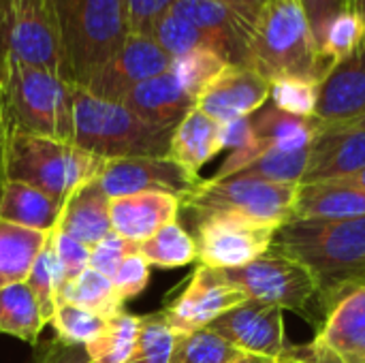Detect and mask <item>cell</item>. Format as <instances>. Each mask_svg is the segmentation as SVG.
Returning a JSON list of instances; mask_svg holds the SVG:
<instances>
[{
	"instance_id": "cell-1",
	"label": "cell",
	"mask_w": 365,
	"mask_h": 363,
	"mask_svg": "<svg viewBox=\"0 0 365 363\" xmlns=\"http://www.w3.org/2000/svg\"><path fill=\"white\" fill-rule=\"evenodd\" d=\"M272 252L302 263L314 276L327 315L340 297L365 287V216L291 218L276 231Z\"/></svg>"
},
{
	"instance_id": "cell-2",
	"label": "cell",
	"mask_w": 365,
	"mask_h": 363,
	"mask_svg": "<svg viewBox=\"0 0 365 363\" xmlns=\"http://www.w3.org/2000/svg\"><path fill=\"white\" fill-rule=\"evenodd\" d=\"M75 90L49 71L0 58V109L11 133L73 143Z\"/></svg>"
},
{
	"instance_id": "cell-3",
	"label": "cell",
	"mask_w": 365,
	"mask_h": 363,
	"mask_svg": "<svg viewBox=\"0 0 365 363\" xmlns=\"http://www.w3.org/2000/svg\"><path fill=\"white\" fill-rule=\"evenodd\" d=\"M51 2L58 15L68 83L86 90L130 34L124 0Z\"/></svg>"
},
{
	"instance_id": "cell-4",
	"label": "cell",
	"mask_w": 365,
	"mask_h": 363,
	"mask_svg": "<svg viewBox=\"0 0 365 363\" xmlns=\"http://www.w3.org/2000/svg\"><path fill=\"white\" fill-rule=\"evenodd\" d=\"M248 66L269 83L282 77L321 83L331 64L323 58L299 0H267L255 24Z\"/></svg>"
},
{
	"instance_id": "cell-5",
	"label": "cell",
	"mask_w": 365,
	"mask_h": 363,
	"mask_svg": "<svg viewBox=\"0 0 365 363\" xmlns=\"http://www.w3.org/2000/svg\"><path fill=\"white\" fill-rule=\"evenodd\" d=\"M173 131H163L126 105L98 98L86 90H75L73 105V143L103 160L169 156Z\"/></svg>"
},
{
	"instance_id": "cell-6",
	"label": "cell",
	"mask_w": 365,
	"mask_h": 363,
	"mask_svg": "<svg viewBox=\"0 0 365 363\" xmlns=\"http://www.w3.org/2000/svg\"><path fill=\"white\" fill-rule=\"evenodd\" d=\"M103 163L71 141L6 131L4 180L26 182L62 203L77 186L96 178Z\"/></svg>"
},
{
	"instance_id": "cell-7",
	"label": "cell",
	"mask_w": 365,
	"mask_h": 363,
	"mask_svg": "<svg viewBox=\"0 0 365 363\" xmlns=\"http://www.w3.org/2000/svg\"><path fill=\"white\" fill-rule=\"evenodd\" d=\"M297 195L299 184H280L237 173L222 180H201L182 201V208L197 214L231 210L280 229L295 216Z\"/></svg>"
},
{
	"instance_id": "cell-8",
	"label": "cell",
	"mask_w": 365,
	"mask_h": 363,
	"mask_svg": "<svg viewBox=\"0 0 365 363\" xmlns=\"http://www.w3.org/2000/svg\"><path fill=\"white\" fill-rule=\"evenodd\" d=\"M0 58L49 71L68 81L58 15L51 0H4Z\"/></svg>"
},
{
	"instance_id": "cell-9",
	"label": "cell",
	"mask_w": 365,
	"mask_h": 363,
	"mask_svg": "<svg viewBox=\"0 0 365 363\" xmlns=\"http://www.w3.org/2000/svg\"><path fill=\"white\" fill-rule=\"evenodd\" d=\"M276 227L231 210L199 214L197 250L201 265L214 270L244 267L272 250Z\"/></svg>"
},
{
	"instance_id": "cell-10",
	"label": "cell",
	"mask_w": 365,
	"mask_h": 363,
	"mask_svg": "<svg viewBox=\"0 0 365 363\" xmlns=\"http://www.w3.org/2000/svg\"><path fill=\"white\" fill-rule=\"evenodd\" d=\"M225 276L246 295V300L269 304L304 317H308L312 302H319L314 276L302 263L272 250L244 267L225 270Z\"/></svg>"
},
{
	"instance_id": "cell-11",
	"label": "cell",
	"mask_w": 365,
	"mask_h": 363,
	"mask_svg": "<svg viewBox=\"0 0 365 363\" xmlns=\"http://www.w3.org/2000/svg\"><path fill=\"white\" fill-rule=\"evenodd\" d=\"M280 363H365V287L340 297L317 338L306 347H289Z\"/></svg>"
},
{
	"instance_id": "cell-12",
	"label": "cell",
	"mask_w": 365,
	"mask_h": 363,
	"mask_svg": "<svg viewBox=\"0 0 365 363\" xmlns=\"http://www.w3.org/2000/svg\"><path fill=\"white\" fill-rule=\"evenodd\" d=\"M246 302V295L229 282L222 270L199 265L186 289L163 310L175 336L210 327L216 319Z\"/></svg>"
},
{
	"instance_id": "cell-13",
	"label": "cell",
	"mask_w": 365,
	"mask_h": 363,
	"mask_svg": "<svg viewBox=\"0 0 365 363\" xmlns=\"http://www.w3.org/2000/svg\"><path fill=\"white\" fill-rule=\"evenodd\" d=\"M98 184L109 199L139 193H165L184 201L201 184V178L186 171L169 156H137L105 160L98 171Z\"/></svg>"
},
{
	"instance_id": "cell-14",
	"label": "cell",
	"mask_w": 365,
	"mask_h": 363,
	"mask_svg": "<svg viewBox=\"0 0 365 363\" xmlns=\"http://www.w3.org/2000/svg\"><path fill=\"white\" fill-rule=\"evenodd\" d=\"M210 329L244 355L280 359L289 349L282 308L246 300L216 319Z\"/></svg>"
},
{
	"instance_id": "cell-15",
	"label": "cell",
	"mask_w": 365,
	"mask_h": 363,
	"mask_svg": "<svg viewBox=\"0 0 365 363\" xmlns=\"http://www.w3.org/2000/svg\"><path fill=\"white\" fill-rule=\"evenodd\" d=\"M171 56L154 41L150 34H128L120 51L111 58V62L94 77V81L86 88V92L122 103V98L145 79H152L171 68Z\"/></svg>"
},
{
	"instance_id": "cell-16",
	"label": "cell",
	"mask_w": 365,
	"mask_h": 363,
	"mask_svg": "<svg viewBox=\"0 0 365 363\" xmlns=\"http://www.w3.org/2000/svg\"><path fill=\"white\" fill-rule=\"evenodd\" d=\"M201 30L207 47L227 64L248 66L255 26L222 0H178L171 9Z\"/></svg>"
},
{
	"instance_id": "cell-17",
	"label": "cell",
	"mask_w": 365,
	"mask_h": 363,
	"mask_svg": "<svg viewBox=\"0 0 365 363\" xmlns=\"http://www.w3.org/2000/svg\"><path fill=\"white\" fill-rule=\"evenodd\" d=\"M314 118L323 126L359 124L365 118V36L321 79Z\"/></svg>"
},
{
	"instance_id": "cell-18",
	"label": "cell",
	"mask_w": 365,
	"mask_h": 363,
	"mask_svg": "<svg viewBox=\"0 0 365 363\" xmlns=\"http://www.w3.org/2000/svg\"><path fill=\"white\" fill-rule=\"evenodd\" d=\"M272 83L252 66L227 64L225 71L199 94L195 107L220 124L250 118L267 105Z\"/></svg>"
},
{
	"instance_id": "cell-19",
	"label": "cell",
	"mask_w": 365,
	"mask_h": 363,
	"mask_svg": "<svg viewBox=\"0 0 365 363\" xmlns=\"http://www.w3.org/2000/svg\"><path fill=\"white\" fill-rule=\"evenodd\" d=\"M365 167V126H323L310 145L308 167L302 184L334 182L355 175ZM299 184V186H302Z\"/></svg>"
},
{
	"instance_id": "cell-20",
	"label": "cell",
	"mask_w": 365,
	"mask_h": 363,
	"mask_svg": "<svg viewBox=\"0 0 365 363\" xmlns=\"http://www.w3.org/2000/svg\"><path fill=\"white\" fill-rule=\"evenodd\" d=\"M182 210V201L165 193H139L109 199L111 231L118 235L143 244L169 223H175Z\"/></svg>"
},
{
	"instance_id": "cell-21",
	"label": "cell",
	"mask_w": 365,
	"mask_h": 363,
	"mask_svg": "<svg viewBox=\"0 0 365 363\" xmlns=\"http://www.w3.org/2000/svg\"><path fill=\"white\" fill-rule=\"evenodd\" d=\"M122 105H126L148 124L163 131H173L195 107V98L180 86L169 68L167 73H160L135 86L122 98Z\"/></svg>"
},
{
	"instance_id": "cell-22",
	"label": "cell",
	"mask_w": 365,
	"mask_h": 363,
	"mask_svg": "<svg viewBox=\"0 0 365 363\" xmlns=\"http://www.w3.org/2000/svg\"><path fill=\"white\" fill-rule=\"evenodd\" d=\"M56 229L75 237L90 250L111 233L109 197L98 184V175L83 182L66 197Z\"/></svg>"
},
{
	"instance_id": "cell-23",
	"label": "cell",
	"mask_w": 365,
	"mask_h": 363,
	"mask_svg": "<svg viewBox=\"0 0 365 363\" xmlns=\"http://www.w3.org/2000/svg\"><path fill=\"white\" fill-rule=\"evenodd\" d=\"M220 128L222 124L218 120L210 118L199 107H192L173 128L169 158L186 171L199 175V171L222 152Z\"/></svg>"
},
{
	"instance_id": "cell-24",
	"label": "cell",
	"mask_w": 365,
	"mask_h": 363,
	"mask_svg": "<svg viewBox=\"0 0 365 363\" xmlns=\"http://www.w3.org/2000/svg\"><path fill=\"white\" fill-rule=\"evenodd\" d=\"M62 201L17 180H4L0 186V220L51 233L62 214Z\"/></svg>"
},
{
	"instance_id": "cell-25",
	"label": "cell",
	"mask_w": 365,
	"mask_h": 363,
	"mask_svg": "<svg viewBox=\"0 0 365 363\" xmlns=\"http://www.w3.org/2000/svg\"><path fill=\"white\" fill-rule=\"evenodd\" d=\"M365 216V188L342 180L302 184L293 218H361Z\"/></svg>"
},
{
	"instance_id": "cell-26",
	"label": "cell",
	"mask_w": 365,
	"mask_h": 363,
	"mask_svg": "<svg viewBox=\"0 0 365 363\" xmlns=\"http://www.w3.org/2000/svg\"><path fill=\"white\" fill-rule=\"evenodd\" d=\"M49 233L0 220V289L26 282Z\"/></svg>"
},
{
	"instance_id": "cell-27",
	"label": "cell",
	"mask_w": 365,
	"mask_h": 363,
	"mask_svg": "<svg viewBox=\"0 0 365 363\" xmlns=\"http://www.w3.org/2000/svg\"><path fill=\"white\" fill-rule=\"evenodd\" d=\"M252 126L259 148L280 150H308L319 133L317 118H297L274 105L261 107L252 116Z\"/></svg>"
},
{
	"instance_id": "cell-28",
	"label": "cell",
	"mask_w": 365,
	"mask_h": 363,
	"mask_svg": "<svg viewBox=\"0 0 365 363\" xmlns=\"http://www.w3.org/2000/svg\"><path fill=\"white\" fill-rule=\"evenodd\" d=\"M45 325L28 282L0 289V334L13 336L26 344H36Z\"/></svg>"
},
{
	"instance_id": "cell-29",
	"label": "cell",
	"mask_w": 365,
	"mask_h": 363,
	"mask_svg": "<svg viewBox=\"0 0 365 363\" xmlns=\"http://www.w3.org/2000/svg\"><path fill=\"white\" fill-rule=\"evenodd\" d=\"M141 332V317L120 312L107 321L103 332L86 344V353L92 363H128Z\"/></svg>"
},
{
	"instance_id": "cell-30",
	"label": "cell",
	"mask_w": 365,
	"mask_h": 363,
	"mask_svg": "<svg viewBox=\"0 0 365 363\" xmlns=\"http://www.w3.org/2000/svg\"><path fill=\"white\" fill-rule=\"evenodd\" d=\"M60 302H68L81 306L90 312H96L105 319H113L115 315L124 312V302L118 297L111 278L103 276L101 272L88 267L75 280H71L60 291Z\"/></svg>"
},
{
	"instance_id": "cell-31",
	"label": "cell",
	"mask_w": 365,
	"mask_h": 363,
	"mask_svg": "<svg viewBox=\"0 0 365 363\" xmlns=\"http://www.w3.org/2000/svg\"><path fill=\"white\" fill-rule=\"evenodd\" d=\"M139 252L150 265L163 267V270L184 267V265H190L192 261H199L195 237L178 220L169 223L150 240L139 244Z\"/></svg>"
},
{
	"instance_id": "cell-32",
	"label": "cell",
	"mask_w": 365,
	"mask_h": 363,
	"mask_svg": "<svg viewBox=\"0 0 365 363\" xmlns=\"http://www.w3.org/2000/svg\"><path fill=\"white\" fill-rule=\"evenodd\" d=\"M308 150H280V148H259V154L244 165L237 173L261 178L280 184H302L308 167ZM235 173V175H237Z\"/></svg>"
},
{
	"instance_id": "cell-33",
	"label": "cell",
	"mask_w": 365,
	"mask_h": 363,
	"mask_svg": "<svg viewBox=\"0 0 365 363\" xmlns=\"http://www.w3.org/2000/svg\"><path fill=\"white\" fill-rule=\"evenodd\" d=\"M244 357L210 327L178 336L169 363H235Z\"/></svg>"
},
{
	"instance_id": "cell-34",
	"label": "cell",
	"mask_w": 365,
	"mask_h": 363,
	"mask_svg": "<svg viewBox=\"0 0 365 363\" xmlns=\"http://www.w3.org/2000/svg\"><path fill=\"white\" fill-rule=\"evenodd\" d=\"M225 66L227 62L216 51L207 47H199L175 58L171 62V73L197 103L199 94L225 71Z\"/></svg>"
},
{
	"instance_id": "cell-35",
	"label": "cell",
	"mask_w": 365,
	"mask_h": 363,
	"mask_svg": "<svg viewBox=\"0 0 365 363\" xmlns=\"http://www.w3.org/2000/svg\"><path fill=\"white\" fill-rule=\"evenodd\" d=\"M107 321L109 319H105V317H101L96 312H90V310H86L81 306L60 302L56 312H53L51 325L56 329L58 340H62L66 344L86 347L103 332Z\"/></svg>"
},
{
	"instance_id": "cell-36",
	"label": "cell",
	"mask_w": 365,
	"mask_h": 363,
	"mask_svg": "<svg viewBox=\"0 0 365 363\" xmlns=\"http://www.w3.org/2000/svg\"><path fill=\"white\" fill-rule=\"evenodd\" d=\"M178 336L169 327L163 312L141 317L137 349L128 363H169Z\"/></svg>"
},
{
	"instance_id": "cell-37",
	"label": "cell",
	"mask_w": 365,
	"mask_h": 363,
	"mask_svg": "<svg viewBox=\"0 0 365 363\" xmlns=\"http://www.w3.org/2000/svg\"><path fill=\"white\" fill-rule=\"evenodd\" d=\"M269 101L284 113L297 118H314L319 105V83L302 77H282L272 81Z\"/></svg>"
},
{
	"instance_id": "cell-38",
	"label": "cell",
	"mask_w": 365,
	"mask_h": 363,
	"mask_svg": "<svg viewBox=\"0 0 365 363\" xmlns=\"http://www.w3.org/2000/svg\"><path fill=\"white\" fill-rule=\"evenodd\" d=\"M154 41L165 49V53L171 56V60L199 49V47H207L205 36L201 34V30L197 26H192L190 21H186L184 17H180L178 13L169 11L167 15H163L154 30H152ZM210 49V47H207Z\"/></svg>"
},
{
	"instance_id": "cell-39",
	"label": "cell",
	"mask_w": 365,
	"mask_h": 363,
	"mask_svg": "<svg viewBox=\"0 0 365 363\" xmlns=\"http://www.w3.org/2000/svg\"><path fill=\"white\" fill-rule=\"evenodd\" d=\"M28 287L34 293V300L41 308V315L45 319V323H51L53 312L58 308V295H60V272H58V263L53 257V250L49 246L43 248V252L38 255L30 276H28Z\"/></svg>"
},
{
	"instance_id": "cell-40",
	"label": "cell",
	"mask_w": 365,
	"mask_h": 363,
	"mask_svg": "<svg viewBox=\"0 0 365 363\" xmlns=\"http://www.w3.org/2000/svg\"><path fill=\"white\" fill-rule=\"evenodd\" d=\"M365 36V19L361 15L353 13V11H344L342 15H338L331 26L325 32L321 51L323 58L334 64L342 58H346L351 51L357 49V45L364 41Z\"/></svg>"
},
{
	"instance_id": "cell-41",
	"label": "cell",
	"mask_w": 365,
	"mask_h": 363,
	"mask_svg": "<svg viewBox=\"0 0 365 363\" xmlns=\"http://www.w3.org/2000/svg\"><path fill=\"white\" fill-rule=\"evenodd\" d=\"M49 246L53 250L58 272H60V291L71 280H75L81 272L90 267V248L77 242L75 237L66 235L60 229H53L49 233ZM60 300V295H58Z\"/></svg>"
},
{
	"instance_id": "cell-42",
	"label": "cell",
	"mask_w": 365,
	"mask_h": 363,
	"mask_svg": "<svg viewBox=\"0 0 365 363\" xmlns=\"http://www.w3.org/2000/svg\"><path fill=\"white\" fill-rule=\"evenodd\" d=\"M135 252H139V244L111 231L90 250V267L101 272L107 278H113V274L118 272L122 261Z\"/></svg>"
},
{
	"instance_id": "cell-43",
	"label": "cell",
	"mask_w": 365,
	"mask_h": 363,
	"mask_svg": "<svg viewBox=\"0 0 365 363\" xmlns=\"http://www.w3.org/2000/svg\"><path fill=\"white\" fill-rule=\"evenodd\" d=\"M111 282H113L118 297L126 304L128 300H135L137 295L145 291L150 282V263L141 257V252H135L122 261Z\"/></svg>"
},
{
	"instance_id": "cell-44",
	"label": "cell",
	"mask_w": 365,
	"mask_h": 363,
	"mask_svg": "<svg viewBox=\"0 0 365 363\" xmlns=\"http://www.w3.org/2000/svg\"><path fill=\"white\" fill-rule=\"evenodd\" d=\"M178 0H124L128 28L133 34H150L156 21L167 15Z\"/></svg>"
},
{
	"instance_id": "cell-45",
	"label": "cell",
	"mask_w": 365,
	"mask_h": 363,
	"mask_svg": "<svg viewBox=\"0 0 365 363\" xmlns=\"http://www.w3.org/2000/svg\"><path fill=\"white\" fill-rule=\"evenodd\" d=\"M299 6H302L304 15L308 19V26L321 47L331 21L338 15H342L344 11H349V0H299Z\"/></svg>"
},
{
	"instance_id": "cell-46",
	"label": "cell",
	"mask_w": 365,
	"mask_h": 363,
	"mask_svg": "<svg viewBox=\"0 0 365 363\" xmlns=\"http://www.w3.org/2000/svg\"><path fill=\"white\" fill-rule=\"evenodd\" d=\"M220 139H222V150H229V152H242V150L259 148L257 137H255L252 116L225 122L220 128Z\"/></svg>"
},
{
	"instance_id": "cell-47",
	"label": "cell",
	"mask_w": 365,
	"mask_h": 363,
	"mask_svg": "<svg viewBox=\"0 0 365 363\" xmlns=\"http://www.w3.org/2000/svg\"><path fill=\"white\" fill-rule=\"evenodd\" d=\"M34 363H92L86 349L77 344H66L62 340H51L49 347L34 359Z\"/></svg>"
},
{
	"instance_id": "cell-48",
	"label": "cell",
	"mask_w": 365,
	"mask_h": 363,
	"mask_svg": "<svg viewBox=\"0 0 365 363\" xmlns=\"http://www.w3.org/2000/svg\"><path fill=\"white\" fill-rule=\"evenodd\" d=\"M225 4H229L233 11H237L244 19H248L252 26L257 24V19L261 17L267 0H222Z\"/></svg>"
},
{
	"instance_id": "cell-49",
	"label": "cell",
	"mask_w": 365,
	"mask_h": 363,
	"mask_svg": "<svg viewBox=\"0 0 365 363\" xmlns=\"http://www.w3.org/2000/svg\"><path fill=\"white\" fill-rule=\"evenodd\" d=\"M4 143H6V126H4V118L0 109V186L4 182Z\"/></svg>"
},
{
	"instance_id": "cell-50",
	"label": "cell",
	"mask_w": 365,
	"mask_h": 363,
	"mask_svg": "<svg viewBox=\"0 0 365 363\" xmlns=\"http://www.w3.org/2000/svg\"><path fill=\"white\" fill-rule=\"evenodd\" d=\"M342 182H349V184H353V186L365 188V167L361 169V171H357L355 175H351V178H344Z\"/></svg>"
},
{
	"instance_id": "cell-51",
	"label": "cell",
	"mask_w": 365,
	"mask_h": 363,
	"mask_svg": "<svg viewBox=\"0 0 365 363\" xmlns=\"http://www.w3.org/2000/svg\"><path fill=\"white\" fill-rule=\"evenodd\" d=\"M237 363H278V359H269V357H261V355H244Z\"/></svg>"
},
{
	"instance_id": "cell-52",
	"label": "cell",
	"mask_w": 365,
	"mask_h": 363,
	"mask_svg": "<svg viewBox=\"0 0 365 363\" xmlns=\"http://www.w3.org/2000/svg\"><path fill=\"white\" fill-rule=\"evenodd\" d=\"M349 11L361 15L365 19V0H349Z\"/></svg>"
},
{
	"instance_id": "cell-53",
	"label": "cell",
	"mask_w": 365,
	"mask_h": 363,
	"mask_svg": "<svg viewBox=\"0 0 365 363\" xmlns=\"http://www.w3.org/2000/svg\"><path fill=\"white\" fill-rule=\"evenodd\" d=\"M359 124H361V126H365V118H364V120H361V122H359Z\"/></svg>"
},
{
	"instance_id": "cell-54",
	"label": "cell",
	"mask_w": 365,
	"mask_h": 363,
	"mask_svg": "<svg viewBox=\"0 0 365 363\" xmlns=\"http://www.w3.org/2000/svg\"><path fill=\"white\" fill-rule=\"evenodd\" d=\"M0 2H2V0H0Z\"/></svg>"
},
{
	"instance_id": "cell-55",
	"label": "cell",
	"mask_w": 365,
	"mask_h": 363,
	"mask_svg": "<svg viewBox=\"0 0 365 363\" xmlns=\"http://www.w3.org/2000/svg\"><path fill=\"white\" fill-rule=\"evenodd\" d=\"M235 363H237V362H235Z\"/></svg>"
},
{
	"instance_id": "cell-56",
	"label": "cell",
	"mask_w": 365,
	"mask_h": 363,
	"mask_svg": "<svg viewBox=\"0 0 365 363\" xmlns=\"http://www.w3.org/2000/svg\"><path fill=\"white\" fill-rule=\"evenodd\" d=\"M278 363H280V362H278Z\"/></svg>"
}]
</instances>
